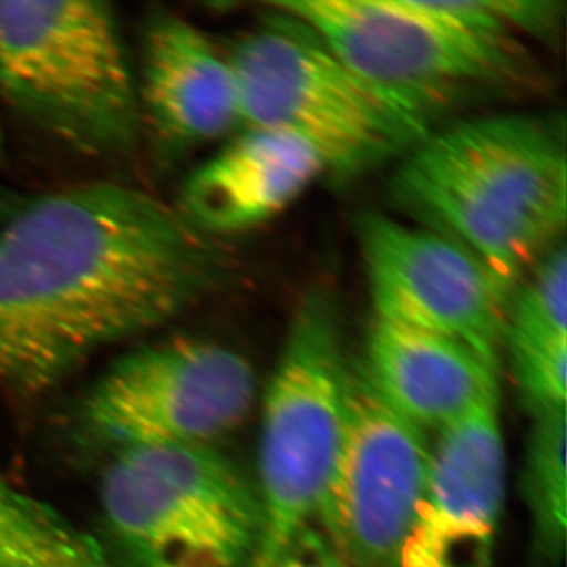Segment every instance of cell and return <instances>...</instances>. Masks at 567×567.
Wrapping results in <instances>:
<instances>
[{
    "mask_svg": "<svg viewBox=\"0 0 567 567\" xmlns=\"http://www.w3.org/2000/svg\"><path fill=\"white\" fill-rule=\"evenodd\" d=\"M210 235L114 182L22 200L0 224V388L39 394L221 281Z\"/></svg>",
    "mask_w": 567,
    "mask_h": 567,
    "instance_id": "obj_1",
    "label": "cell"
},
{
    "mask_svg": "<svg viewBox=\"0 0 567 567\" xmlns=\"http://www.w3.org/2000/svg\"><path fill=\"white\" fill-rule=\"evenodd\" d=\"M401 158L390 185L395 207L468 249L511 295L565 230V134L548 118H462Z\"/></svg>",
    "mask_w": 567,
    "mask_h": 567,
    "instance_id": "obj_2",
    "label": "cell"
},
{
    "mask_svg": "<svg viewBox=\"0 0 567 567\" xmlns=\"http://www.w3.org/2000/svg\"><path fill=\"white\" fill-rule=\"evenodd\" d=\"M268 9L227 55L241 126L300 137L339 177L391 162L434 130L369 84L303 22Z\"/></svg>",
    "mask_w": 567,
    "mask_h": 567,
    "instance_id": "obj_3",
    "label": "cell"
},
{
    "mask_svg": "<svg viewBox=\"0 0 567 567\" xmlns=\"http://www.w3.org/2000/svg\"><path fill=\"white\" fill-rule=\"evenodd\" d=\"M0 96L85 155H123L140 140L137 84L103 2H0Z\"/></svg>",
    "mask_w": 567,
    "mask_h": 567,
    "instance_id": "obj_4",
    "label": "cell"
},
{
    "mask_svg": "<svg viewBox=\"0 0 567 567\" xmlns=\"http://www.w3.org/2000/svg\"><path fill=\"white\" fill-rule=\"evenodd\" d=\"M388 99L432 126L473 96L532 84L518 40L480 35L435 0H275ZM434 128V126H432Z\"/></svg>",
    "mask_w": 567,
    "mask_h": 567,
    "instance_id": "obj_5",
    "label": "cell"
},
{
    "mask_svg": "<svg viewBox=\"0 0 567 567\" xmlns=\"http://www.w3.org/2000/svg\"><path fill=\"white\" fill-rule=\"evenodd\" d=\"M100 505L121 567H249L262 533L259 495L213 446L115 451Z\"/></svg>",
    "mask_w": 567,
    "mask_h": 567,
    "instance_id": "obj_6",
    "label": "cell"
},
{
    "mask_svg": "<svg viewBox=\"0 0 567 567\" xmlns=\"http://www.w3.org/2000/svg\"><path fill=\"white\" fill-rule=\"evenodd\" d=\"M350 368L338 306L328 290H311L292 317L264 398L262 533L249 567L270 565L316 520L344 446Z\"/></svg>",
    "mask_w": 567,
    "mask_h": 567,
    "instance_id": "obj_7",
    "label": "cell"
},
{
    "mask_svg": "<svg viewBox=\"0 0 567 567\" xmlns=\"http://www.w3.org/2000/svg\"><path fill=\"white\" fill-rule=\"evenodd\" d=\"M251 364L229 347L175 336L130 350L81 402L85 429L115 451L213 446L256 398Z\"/></svg>",
    "mask_w": 567,
    "mask_h": 567,
    "instance_id": "obj_8",
    "label": "cell"
},
{
    "mask_svg": "<svg viewBox=\"0 0 567 567\" xmlns=\"http://www.w3.org/2000/svg\"><path fill=\"white\" fill-rule=\"evenodd\" d=\"M375 316L461 342L495 372L511 295L468 249L421 224L368 212L357 224Z\"/></svg>",
    "mask_w": 567,
    "mask_h": 567,
    "instance_id": "obj_9",
    "label": "cell"
},
{
    "mask_svg": "<svg viewBox=\"0 0 567 567\" xmlns=\"http://www.w3.org/2000/svg\"><path fill=\"white\" fill-rule=\"evenodd\" d=\"M432 445L352 364L344 446L316 522L350 567H395L427 486Z\"/></svg>",
    "mask_w": 567,
    "mask_h": 567,
    "instance_id": "obj_10",
    "label": "cell"
},
{
    "mask_svg": "<svg viewBox=\"0 0 567 567\" xmlns=\"http://www.w3.org/2000/svg\"><path fill=\"white\" fill-rule=\"evenodd\" d=\"M499 399L440 431L427 486L395 567H492L505 498Z\"/></svg>",
    "mask_w": 567,
    "mask_h": 567,
    "instance_id": "obj_11",
    "label": "cell"
},
{
    "mask_svg": "<svg viewBox=\"0 0 567 567\" xmlns=\"http://www.w3.org/2000/svg\"><path fill=\"white\" fill-rule=\"evenodd\" d=\"M136 84L141 121L166 153L189 151L241 125L229 61L177 13L162 11L148 21Z\"/></svg>",
    "mask_w": 567,
    "mask_h": 567,
    "instance_id": "obj_12",
    "label": "cell"
},
{
    "mask_svg": "<svg viewBox=\"0 0 567 567\" xmlns=\"http://www.w3.org/2000/svg\"><path fill=\"white\" fill-rule=\"evenodd\" d=\"M324 174L322 156L300 137L245 128L194 171L178 210L200 233H240L286 210Z\"/></svg>",
    "mask_w": 567,
    "mask_h": 567,
    "instance_id": "obj_13",
    "label": "cell"
},
{
    "mask_svg": "<svg viewBox=\"0 0 567 567\" xmlns=\"http://www.w3.org/2000/svg\"><path fill=\"white\" fill-rule=\"evenodd\" d=\"M360 368L383 401L423 431H442L499 399L498 372L468 347L379 317Z\"/></svg>",
    "mask_w": 567,
    "mask_h": 567,
    "instance_id": "obj_14",
    "label": "cell"
},
{
    "mask_svg": "<svg viewBox=\"0 0 567 567\" xmlns=\"http://www.w3.org/2000/svg\"><path fill=\"white\" fill-rule=\"evenodd\" d=\"M0 567H121L95 536L0 470Z\"/></svg>",
    "mask_w": 567,
    "mask_h": 567,
    "instance_id": "obj_15",
    "label": "cell"
},
{
    "mask_svg": "<svg viewBox=\"0 0 567 567\" xmlns=\"http://www.w3.org/2000/svg\"><path fill=\"white\" fill-rule=\"evenodd\" d=\"M532 417L522 495L532 517L537 554L555 565L566 547V409Z\"/></svg>",
    "mask_w": 567,
    "mask_h": 567,
    "instance_id": "obj_16",
    "label": "cell"
},
{
    "mask_svg": "<svg viewBox=\"0 0 567 567\" xmlns=\"http://www.w3.org/2000/svg\"><path fill=\"white\" fill-rule=\"evenodd\" d=\"M505 352L532 416L566 409L567 334L506 320Z\"/></svg>",
    "mask_w": 567,
    "mask_h": 567,
    "instance_id": "obj_17",
    "label": "cell"
},
{
    "mask_svg": "<svg viewBox=\"0 0 567 567\" xmlns=\"http://www.w3.org/2000/svg\"><path fill=\"white\" fill-rule=\"evenodd\" d=\"M267 567H350L331 537L317 522L306 525Z\"/></svg>",
    "mask_w": 567,
    "mask_h": 567,
    "instance_id": "obj_18",
    "label": "cell"
},
{
    "mask_svg": "<svg viewBox=\"0 0 567 567\" xmlns=\"http://www.w3.org/2000/svg\"><path fill=\"white\" fill-rule=\"evenodd\" d=\"M0 142H2V137H0Z\"/></svg>",
    "mask_w": 567,
    "mask_h": 567,
    "instance_id": "obj_19",
    "label": "cell"
}]
</instances>
